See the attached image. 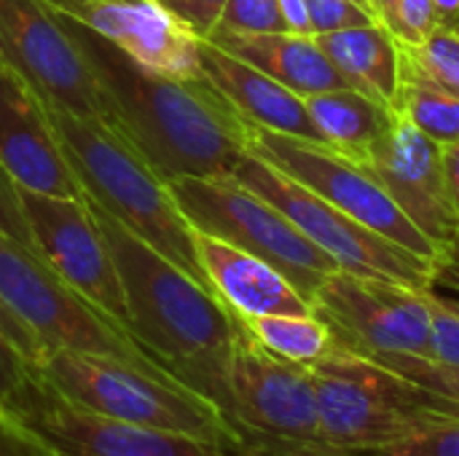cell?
Wrapping results in <instances>:
<instances>
[{"label": "cell", "instance_id": "cell-1", "mask_svg": "<svg viewBox=\"0 0 459 456\" xmlns=\"http://www.w3.org/2000/svg\"><path fill=\"white\" fill-rule=\"evenodd\" d=\"M67 22V19H65ZM86 51L113 118L164 175L226 177L247 153L250 124L202 75L172 78L140 67L116 46L67 22Z\"/></svg>", "mask_w": 459, "mask_h": 456}, {"label": "cell", "instance_id": "cell-2", "mask_svg": "<svg viewBox=\"0 0 459 456\" xmlns=\"http://www.w3.org/2000/svg\"><path fill=\"white\" fill-rule=\"evenodd\" d=\"M86 202L121 280L126 333L169 376L218 406L239 317L204 282L164 258L97 202L89 196Z\"/></svg>", "mask_w": 459, "mask_h": 456}, {"label": "cell", "instance_id": "cell-3", "mask_svg": "<svg viewBox=\"0 0 459 456\" xmlns=\"http://www.w3.org/2000/svg\"><path fill=\"white\" fill-rule=\"evenodd\" d=\"M43 110L86 196L164 258L207 285L196 258L194 228L172 199L167 177L129 134L108 116H81L51 102H43Z\"/></svg>", "mask_w": 459, "mask_h": 456}, {"label": "cell", "instance_id": "cell-4", "mask_svg": "<svg viewBox=\"0 0 459 456\" xmlns=\"http://www.w3.org/2000/svg\"><path fill=\"white\" fill-rule=\"evenodd\" d=\"M309 371L325 446L366 456L459 425V400L417 387L347 347L333 344Z\"/></svg>", "mask_w": 459, "mask_h": 456}, {"label": "cell", "instance_id": "cell-5", "mask_svg": "<svg viewBox=\"0 0 459 456\" xmlns=\"http://www.w3.org/2000/svg\"><path fill=\"white\" fill-rule=\"evenodd\" d=\"M38 371L67 400L108 419L178 433L218 446L239 438L218 406L172 376L73 349L46 352Z\"/></svg>", "mask_w": 459, "mask_h": 456}, {"label": "cell", "instance_id": "cell-6", "mask_svg": "<svg viewBox=\"0 0 459 456\" xmlns=\"http://www.w3.org/2000/svg\"><path fill=\"white\" fill-rule=\"evenodd\" d=\"M167 183L194 231L210 234L272 263L309 304L325 277L339 271L336 261L307 239L274 204L237 183L231 175H178L167 177Z\"/></svg>", "mask_w": 459, "mask_h": 456}, {"label": "cell", "instance_id": "cell-7", "mask_svg": "<svg viewBox=\"0 0 459 456\" xmlns=\"http://www.w3.org/2000/svg\"><path fill=\"white\" fill-rule=\"evenodd\" d=\"M0 298L38 336L46 352L73 349L113 357L126 366L169 376L110 317L81 298L30 247L0 228ZM175 379V376H172Z\"/></svg>", "mask_w": 459, "mask_h": 456}, {"label": "cell", "instance_id": "cell-8", "mask_svg": "<svg viewBox=\"0 0 459 456\" xmlns=\"http://www.w3.org/2000/svg\"><path fill=\"white\" fill-rule=\"evenodd\" d=\"M231 177L274 204L307 239L328 253L342 271L360 277H382L414 290L433 288L436 263L385 239L360 220L350 218L315 191L304 188L255 153H245Z\"/></svg>", "mask_w": 459, "mask_h": 456}, {"label": "cell", "instance_id": "cell-9", "mask_svg": "<svg viewBox=\"0 0 459 456\" xmlns=\"http://www.w3.org/2000/svg\"><path fill=\"white\" fill-rule=\"evenodd\" d=\"M247 151L269 161L304 188L315 191L350 218L360 220L385 239L428 258L436 263L438 247L401 212L382 183L355 159L339 153L336 148L304 137H290L250 124Z\"/></svg>", "mask_w": 459, "mask_h": 456}, {"label": "cell", "instance_id": "cell-10", "mask_svg": "<svg viewBox=\"0 0 459 456\" xmlns=\"http://www.w3.org/2000/svg\"><path fill=\"white\" fill-rule=\"evenodd\" d=\"M218 409L239 438L320 443L312 371L266 352L242 320L226 363Z\"/></svg>", "mask_w": 459, "mask_h": 456}, {"label": "cell", "instance_id": "cell-11", "mask_svg": "<svg viewBox=\"0 0 459 456\" xmlns=\"http://www.w3.org/2000/svg\"><path fill=\"white\" fill-rule=\"evenodd\" d=\"M0 59L43 102L81 116H108L86 51L43 0H0Z\"/></svg>", "mask_w": 459, "mask_h": 456}, {"label": "cell", "instance_id": "cell-12", "mask_svg": "<svg viewBox=\"0 0 459 456\" xmlns=\"http://www.w3.org/2000/svg\"><path fill=\"white\" fill-rule=\"evenodd\" d=\"M312 312L331 328L339 347L358 355L428 357L430 309L425 290L339 269L312 296Z\"/></svg>", "mask_w": 459, "mask_h": 456}, {"label": "cell", "instance_id": "cell-13", "mask_svg": "<svg viewBox=\"0 0 459 456\" xmlns=\"http://www.w3.org/2000/svg\"><path fill=\"white\" fill-rule=\"evenodd\" d=\"M32 250L81 298L126 331V304L110 247L83 199L46 196L19 188Z\"/></svg>", "mask_w": 459, "mask_h": 456}, {"label": "cell", "instance_id": "cell-14", "mask_svg": "<svg viewBox=\"0 0 459 456\" xmlns=\"http://www.w3.org/2000/svg\"><path fill=\"white\" fill-rule=\"evenodd\" d=\"M13 411L35 425L59 456H218L221 449L210 441L91 414L56 392L38 368Z\"/></svg>", "mask_w": 459, "mask_h": 456}, {"label": "cell", "instance_id": "cell-15", "mask_svg": "<svg viewBox=\"0 0 459 456\" xmlns=\"http://www.w3.org/2000/svg\"><path fill=\"white\" fill-rule=\"evenodd\" d=\"M56 16L116 46L145 70L196 78L202 75L199 43L156 0H43Z\"/></svg>", "mask_w": 459, "mask_h": 456}, {"label": "cell", "instance_id": "cell-16", "mask_svg": "<svg viewBox=\"0 0 459 456\" xmlns=\"http://www.w3.org/2000/svg\"><path fill=\"white\" fill-rule=\"evenodd\" d=\"M363 167L438 253L459 239V218L446 185L441 145L414 124L395 113L390 132L368 151Z\"/></svg>", "mask_w": 459, "mask_h": 456}, {"label": "cell", "instance_id": "cell-17", "mask_svg": "<svg viewBox=\"0 0 459 456\" xmlns=\"http://www.w3.org/2000/svg\"><path fill=\"white\" fill-rule=\"evenodd\" d=\"M0 169L22 191L86 196L46 118L43 99L8 65L0 70Z\"/></svg>", "mask_w": 459, "mask_h": 456}, {"label": "cell", "instance_id": "cell-18", "mask_svg": "<svg viewBox=\"0 0 459 456\" xmlns=\"http://www.w3.org/2000/svg\"><path fill=\"white\" fill-rule=\"evenodd\" d=\"M194 245L207 285L239 320L312 312V304L272 263L199 231Z\"/></svg>", "mask_w": 459, "mask_h": 456}, {"label": "cell", "instance_id": "cell-19", "mask_svg": "<svg viewBox=\"0 0 459 456\" xmlns=\"http://www.w3.org/2000/svg\"><path fill=\"white\" fill-rule=\"evenodd\" d=\"M199 62L204 78L239 110L247 124L290 137L325 142L307 110L304 97H299L272 75L229 54L212 40L199 43Z\"/></svg>", "mask_w": 459, "mask_h": 456}, {"label": "cell", "instance_id": "cell-20", "mask_svg": "<svg viewBox=\"0 0 459 456\" xmlns=\"http://www.w3.org/2000/svg\"><path fill=\"white\" fill-rule=\"evenodd\" d=\"M215 46L250 62L299 97L331 89H352L336 65L325 56L315 35L301 32H212Z\"/></svg>", "mask_w": 459, "mask_h": 456}, {"label": "cell", "instance_id": "cell-21", "mask_svg": "<svg viewBox=\"0 0 459 456\" xmlns=\"http://www.w3.org/2000/svg\"><path fill=\"white\" fill-rule=\"evenodd\" d=\"M325 56L347 78V83L371 99L395 108L401 86L398 38L379 22L344 27L315 35Z\"/></svg>", "mask_w": 459, "mask_h": 456}, {"label": "cell", "instance_id": "cell-22", "mask_svg": "<svg viewBox=\"0 0 459 456\" xmlns=\"http://www.w3.org/2000/svg\"><path fill=\"white\" fill-rule=\"evenodd\" d=\"M304 102L325 145L360 164L395 121V110L358 89H331L304 97Z\"/></svg>", "mask_w": 459, "mask_h": 456}, {"label": "cell", "instance_id": "cell-23", "mask_svg": "<svg viewBox=\"0 0 459 456\" xmlns=\"http://www.w3.org/2000/svg\"><path fill=\"white\" fill-rule=\"evenodd\" d=\"M247 333L272 355L296 363V366H315L333 349L331 328L315 314H266L242 320Z\"/></svg>", "mask_w": 459, "mask_h": 456}, {"label": "cell", "instance_id": "cell-24", "mask_svg": "<svg viewBox=\"0 0 459 456\" xmlns=\"http://www.w3.org/2000/svg\"><path fill=\"white\" fill-rule=\"evenodd\" d=\"M401 81L459 97V24L436 27L422 43L398 40Z\"/></svg>", "mask_w": 459, "mask_h": 456}, {"label": "cell", "instance_id": "cell-25", "mask_svg": "<svg viewBox=\"0 0 459 456\" xmlns=\"http://www.w3.org/2000/svg\"><path fill=\"white\" fill-rule=\"evenodd\" d=\"M393 110L438 145L459 140V97L428 89L422 83L401 81Z\"/></svg>", "mask_w": 459, "mask_h": 456}, {"label": "cell", "instance_id": "cell-26", "mask_svg": "<svg viewBox=\"0 0 459 456\" xmlns=\"http://www.w3.org/2000/svg\"><path fill=\"white\" fill-rule=\"evenodd\" d=\"M368 360L379 363L382 368L403 376L406 382H411L417 387H425L430 392L459 400V368L441 366V363H433L428 357H414V355H377Z\"/></svg>", "mask_w": 459, "mask_h": 456}, {"label": "cell", "instance_id": "cell-27", "mask_svg": "<svg viewBox=\"0 0 459 456\" xmlns=\"http://www.w3.org/2000/svg\"><path fill=\"white\" fill-rule=\"evenodd\" d=\"M277 0H226L223 16L212 32H285Z\"/></svg>", "mask_w": 459, "mask_h": 456}, {"label": "cell", "instance_id": "cell-28", "mask_svg": "<svg viewBox=\"0 0 459 456\" xmlns=\"http://www.w3.org/2000/svg\"><path fill=\"white\" fill-rule=\"evenodd\" d=\"M428 309H430V347H428V360L459 368V314L444 306L436 293L428 288L425 290Z\"/></svg>", "mask_w": 459, "mask_h": 456}, {"label": "cell", "instance_id": "cell-29", "mask_svg": "<svg viewBox=\"0 0 459 456\" xmlns=\"http://www.w3.org/2000/svg\"><path fill=\"white\" fill-rule=\"evenodd\" d=\"M0 456H59L54 443L11 409H0Z\"/></svg>", "mask_w": 459, "mask_h": 456}, {"label": "cell", "instance_id": "cell-30", "mask_svg": "<svg viewBox=\"0 0 459 456\" xmlns=\"http://www.w3.org/2000/svg\"><path fill=\"white\" fill-rule=\"evenodd\" d=\"M218 456H363L342 452L325 443H293V441H261V438H234L221 443Z\"/></svg>", "mask_w": 459, "mask_h": 456}, {"label": "cell", "instance_id": "cell-31", "mask_svg": "<svg viewBox=\"0 0 459 456\" xmlns=\"http://www.w3.org/2000/svg\"><path fill=\"white\" fill-rule=\"evenodd\" d=\"M35 368L11 341L0 336V409H16L24 398Z\"/></svg>", "mask_w": 459, "mask_h": 456}, {"label": "cell", "instance_id": "cell-32", "mask_svg": "<svg viewBox=\"0 0 459 456\" xmlns=\"http://www.w3.org/2000/svg\"><path fill=\"white\" fill-rule=\"evenodd\" d=\"M304 3H307V13H309L312 35H323V32L344 30V27H358V24L377 22L355 0H304Z\"/></svg>", "mask_w": 459, "mask_h": 456}, {"label": "cell", "instance_id": "cell-33", "mask_svg": "<svg viewBox=\"0 0 459 456\" xmlns=\"http://www.w3.org/2000/svg\"><path fill=\"white\" fill-rule=\"evenodd\" d=\"M156 3L202 40L212 35L226 8V0H156Z\"/></svg>", "mask_w": 459, "mask_h": 456}, {"label": "cell", "instance_id": "cell-34", "mask_svg": "<svg viewBox=\"0 0 459 456\" xmlns=\"http://www.w3.org/2000/svg\"><path fill=\"white\" fill-rule=\"evenodd\" d=\"M366 456H459V425L436 427L425 435Z\"/></svg>", "mask_w": 459, "mask_h": 456}, {"label": "cell", "instance_id": "cell-35", "mask_svg": "<svg viewBox=\"0 0 459 456\" xmlns=\"http://www.w3.org/2000/svg\"><path fill=\"white\" fill-rule=\"evenodd\" d=\"M433 30V0H398V40L422 43Z\"/></svg>", "mask_w": 459, "mask_h": 456}, {"label": "cell", "instance_id": "cell-36", "mask_svg": "<svg viewBox=\"0 0 459 456\" xmlns=\"http://www.w3.org/2000/svg\"><path fill=\"white\" fill-rule=\"evenodd\" d=\"M0 228L5 234H11L13 239H19L24 247L32 250L30 228H27V220H24V212H22V202H19V188L11 183V177L3 169H0Z\"/></svg>", "mask_w": 459, "mask_h": 456}, {"label": "cell", "instance_id": "cell-37", "mask_svg": "<svg viewBox=\"0 0 459 456\" xmlns=\"http://www.w3.org/2000/svg\"><path fill=\"white\" fill-rule=\"evenodd\" d=\"M0 336L5 339V341H11L32 366H38L40 360H43V355H46V349H43V344L38 341V336L3 304V298H0Z\"/></svg>", "mask_w": 459, "mask_h": 456}, {"label": "cell", "instance_id": "cell-38", "mask_svg": "<svg viewBox=\"0 0 459 456\" xmlns=\"http://www.w3.org/2000/svg\"><path fill=\"white\" fill-rule=\"evenodd\" d=\"M433 285L459 290V239H455L446 250H441V255L436 258V280H433Z\"/></svg>", "mask_w": 459, "mask_h": 456}, {"label": "cell", "instance_id": "cell-39", "mask_svg": "<svg viewBox=\"0 0 459 456\" xmlns=\"http://www.w3.org/2000/svg\"><path fill=\"white\" fill-rule=\"evenodd\" d=\"M277 3H280V11H282V19H285L288 32L312 35L309 13H307V3L304 0H277Z\"/></svg>", "mask_w": 459, "mask_h": 456}, {"label": "cell", "instance_id": "cell-40", "mask_svg": "<svg viewBox=\"0 0 459 456\" xmlns=\"http://www.w3.org/2000/svg\"><path fill=\"white\" fill-rule=\"evenodd\" d=\"M441 156H444V172H446L449 196H452V204H455L459 218V140L449 142V145H441Z\"/></svg>", "mask_w": 459, "mask_h": 456}, {"label": "cell", "instance_id": "cell-41", "mask_svg": "<svg viewBox=\"0 0 459 456\" xmlns=\"http://www.w3.org/2000/svg\"><path fill=\"white\" fill-rule=\"evenodd\" d=\"M368 5L374 19L398 38V0H368Z\"/></svg>", "mask_w": 459, "mask_h": 456}, {"label": "cell", "instance_id": "cell-42", "mask_svg": "<svg viewBox=\"0 0 459 456\" xmlns=\"http://www.w3.org/2000/svg\"><path fill=\"white\" fill-rule=\"evenodd\" d=\"M436 27H457L459 24V0H433Z\"/></svg>", "mask_w": 459, "mask_h": 456}, {"label": "cell", "instance_id": "cell-43", "mask_svg": "<svg viewBox=\"0 0 459 456\" xmlns=\"http://www.w3.org/2000/svg\"><path fill=\"white\" fill-rule=\"evenodd\" d=\"M430 290L436 293V298H438L444 306H449L452 312H457L459 314V290H452V288H441V285H433Z\"/></svg>", "mask_w": 459, "mask_h": 456}, {"label": "cell", "instance_id": "cell-44", "mask_svg": "<svg viewBox=\"0 0 459 456\" xmlns=\"http://www.w3.org/2000/svg\"><path fill=\"white\" fill-rule=\"evenodd\" d=\"M355 3H358V5H360V8H366V11H368V13H371V5H368V0H355ZM371 16H374V13H371Z\"/></svg>", "mask_w": 459, "mask_h": 456}, {"label": "cell", "instance_id": "cell-45", "mask_svg": "<svg viewBox=\"0 0 459 456\" xmlns=\"http://www.w3.org/2000/svg\"><path fill=\"white\" fill-rule=\"evenodd\" d=\"M3 65H5V62H3V59H0V70H3Z\"/></svg>", "mask_w": 459, "mask_h": 456}]
</instances>
